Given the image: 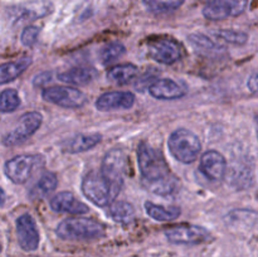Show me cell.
<instances>
[{"mask_svg":"<svg viewBox=\"0 0 258 257\" xmlns=\"http://www.w3.org/2000/svg\"><path fill=\"white\" fill-rule=\"evenodd\" d=\"M185 0H143L144 7L153 14H165L175 12Z\"/></svg>","mask_w":258,"mask_h":257,"instance_id":"obj_28","label":"cell"},{"mask_svg":"<svg viewBox=\"0 0 258 257\" xmlns=\"http://www.w3.org/2000/svg\"><path fill=\"white\" fill-rule=\"evenodd\" d=\"M126 53V48L120 42H111L103 45L100 50V59L102 65H110Z\"/></svg>","mask_w":258,"mask_h":257,"instance_id":"obj_29","label":"cell"},{"mask_svg":"<svg viewBox=\"0 0 258 257\" xmlns=\"http://www.w3.org/2000/svg\"><path fill=\"white\" fill-rule=\"evenodd\" d=\"M199 168L207 178L216 181L222 180L227 173L226 158L218 151L209 150L202 155Z\"/></svg>","mask_w":258,"mask_h":257,"instance_id":"obj_15","label":"cell"},{"mask_svg":"<svg viewBox=\"0 0 258 257\" xmlns=\"http://www.w3.org/2000/svg\"><path fill=\"white\" fill-rule=\"evenodd\" d=\"M58 179L57 175L52 171H45L40 175L39 180L33 185V188L30 189L29 197L32 199H40L43 197L48 196L50 191L54 190L57 188Z\"/></svg>","mask_w":258,"mask_h":257,"instance_id":"obj_23","label":"cell"},{"mask_svg":"<svg viewBox=\"0 0 258 257\" xmlns=\"http://www.w3.org/2000/svg\"><path fill=\"white\" fill-rule=\"evenodd\" d=\"M82 193L97 207H107L115 201L118 191L106 180L101 171H91L82 180Z\"/></svg>","mask_w":258,"mask_h":257,"instance_id":"obj_4","label":"cell"},{"mask_svg":"<svg viewBox=\"0 0 258 257\" xmlns=\"http://www.w3.org/2000/svg\"><path fill=\"white\" fill-rule=\"evenodd\" d=\"M256 123H257V138H258V116H256Z\"/></svg>","mask_w":258,"mask_h":257,"instance_id":"obj_36","label":"cell"},{"mask_svg":"<svg viewBox=\"0 0 258 257\" xmlns=\"http://www.w3.org/2000/svg\"><path fill=\"white\" fill-rule=\"evenodd\" d=\"M110 216L120 224H130L135 219V208L125 201H116L110 204Z\"/></svg>","mask_w":258,"mask_h":257,"instance_id":"obj_26","label":"cell"},{"mask_svg":"<svg viewBox=\"0 0 258 257\" xmlns=\"http://www.w3.org/2000/svg\"><path fill=\"white\" fill-rule=\"evenodd\" d=\"M149 191L156 194V196L161 197H168L173 196L174 193H176L179 189V180L174 174L166 176V178L160 179V180L151 181V183H145L143 184Z\"/></svg>","mask_w":258,"mask_h":257,"instance_id":"obj_24","label":"cell"},{"mask_svg":"<svg viewBox=\"0 0 258 257\" xmlns=\"http://www.w3.org/2000/svg\"><path fill=\"white\" fill-rule=\"evenodd\" d=\"M43 164V156L37 154H22L8 160L4 165L7 178L14 184H24L33 171Z\"/></svg>","mask_w":258,"mask_h":257,"instance_id":"obj_7","label":"cell"},{"mask_svg":"<svg viewBox=\"0 0 258 257\" xmlns=\"http://www.w3.org/2000/svg\"><path fill=\"white\" fill-rule=\"evenodd\" d=\"M20 105V97L13 88H7L0 93V111L2 112H13Z\"/></svg>","mask_w":258,"mask_h":257,"instance_id":"obj_30","label":"cell"},{"mask_svg":"<svg viewBox=\"0 0 258 257\" xmlns=\"http://www.w3.org/2000/svg\"><path fill=\"white\" fill-rule=\"evenodd\" d=\"M54 5L49 0H30L12 5L7 9V17L12 24L33 22L52 14Z\"/></svg>","mask_w":258,"mask_h":257,"instance_id":"obj_6","label":"cell"},{"mask_svg":"<svg viewBox=\"0 0 258 257\" xmlns=\"http://www.w3.org/2000/svg\"><path fill=\"white\" fill-rule=\"evenodd\" d=\"M17 237L19 246L27 252H33L39 246V232L30 214L24 213L17 219Z\"/></svg>","mask_w":258,"mask_h":257,"instance_id":"obj_13","label":"cell"},{"mask_svg":"<svg viewBox=\"0 0 258 257\" xmlns=\"http://www.w3.org/2000/svg\"><path fill=\"white\" fill-rule=\"evenodd\" d=\"M52 80V72H42L33 78V86L34 87H44L48 82Z\"/></svg>","mask_w":258,"mask_h":257,"instance_id":"obj_33","label":"cell"},{"mask_svg":"<svg viewBox=\"0 0 258 257\" xmlns=\"http://www.w3.org/2000/svg\"><path fill=\"white\" fill-rule=\"evenodd\" d=\"M42 97L47 102L64 108H78L86 103L85 93L72 86H53L44 88Z\"/></svg>","mask_w":258,"mask_h":257,"instance_id":"obj_9","label":"cell"},{"mask_svg":"<svg viewBox=\"0 0 258 257\" xmlns=\"http://www.w3.org/2000/svg\"><path fill=\"white\" fill-rule=\"evenodd\" d=\"M0 252H2V243H0Z\"/></svg>","mask_w":258,"mask_h":257,"instance_id":"obj_37","label":"cell"},{"mask_svg":"<svg viewBox=\"0 0 258 257\" xmlns=\"http://www.w3.org/2000/svg\"><path fill=\"white\" fill-rule=\"evenodd\" d=\"M50 208L58 213L85 214L90 209L85 203L78 201L71 191H59L49 202Z\"/></svg>","mask_w":258,"mask_h":257,"instance_id":"obj_16","label":"cell"},{"mask_svg":"<svg viewBox=\"0 0 258 257\" xmlns=\"http://www.w3.org/2000/svg\"><path fill=\"white\" fill-rule=\"evenodd\" d=\"M42 113L37 112V111H30V112L24 113L19 118L14 128L3 136V145L10 148V146H17L23 144L30 136L37 133V130L42 125Z\"/></svg>","mask_w":258,"mask_h":257,"instance_id":"obj_8","label":"cell"},{"mask_svg":"<svg viewBox=\"0 0 258 257\" xmlns=\"http://www.w3.org/2000/svg\"><path fill=\"white\" fill-rule=\"evenodd\" d=\"M127 171L128 158L122 149H112L106 154L101 165V173L118 193L122 188Z\"/></svg>","mask_w":258,"mask_h":257,"instance_id":"obj_5","label":"cell"},{"mask_svg":"<svg viewBox=\"0 0 258 257\" xmlns=\"http://www.w3.org/2000/svg\"><path fill=\"white\" fill-rule=\"evenodd\" d=\"M169 242L175 244H197L209 241L211 233L204 227L197 224H176L164 231Z\"/></svg>","mask_w":258,"mask_h":257,"instance_id":"obj_10","label":"cell"},{"mask_svg":"<svg viewBox=\"0 0 258 257\" xmlns=\"http://www.w3.org/2000/svg\"><path fill=\"white\" fill-rule=\"evenodd\" d=\"M55 233L67 241H91L105 236V226L95 219L67 218L58 224Z\"/></svg>","mask_w":258,"mask_h":257,"instance_id":"obj_1","label":"cell"},{"mask_svg":"<svg viewBox=\"0 0 258 257\" xmlns=\"http://www.w3.org/2000/svg\"><path fill=\"white\" fill-rule=\"evenodd\" d=\"M5 201H7V194H5L4 189L0 186V207H3L5 204Z\"/></svg>","mask_w":258,"mask_h":257,"instance_id":"obj_35","label":"cell"},{"mask_svg":"<svg viewBox=\"0 0 258 257\" xmlns=\"http://www.w3.org/2000/svg\"><path fill=\"white\" fill-rule=\"evenodd\" d=\"M32 65V58L25 55L13 62L0 65V85H5L17 80L29 66Z\"/></svg>","mask_w":258,"mask_h":257,"instance_id":"obj_19","label":"cell"},{"mask_svg":"<svg viewBox=\"0 0 258 257\" xmlns=\"http://www.w3.org/2000/svg\"><path fill=\"white\" fill-rule=\"evenodd\" d=\"M248 0H211L203 8V17L208 20H223L241 15L246 10Z\"/></svg>","mask_w":258,"mask_h":257,"instance_id":"obj_12","label":"cell"},{"mask_svg":"<svg viewBox=\"0 0 258 257\" xmlns=\"http://www.w3.org/2000/svg\"><path fill=\"white\" fill-rule=\"evenodd\" d=\"M219 39L234 45H244L248 42V35L241 30L234 29H221L216 33Z\"/></svg>","mask_w":258,"mask_h":257,"instance_id":"obj_31","label":"cell"},{"mask_svg":"<svg viewBox=\"0 0 258 257\" xmlns=\"http://www.w3.org/2000/svg\"><path fill=\"white\" fill-rule=\"evenodd\" d=\"M247 88L249 90V92L258 95V71L249 76V78L247 80Z\"/></svg>","mask_w":258,"mask_h":257,"instance_id":"obj_34","label":"cell"},{"mask_svg":"<svg viewBox=\"0 0 258 257\" xmlns=\"http://www.w3.org/2000/svg\"><path fill=\"white\" fill-rule=\"evenodd\" d=\"M188 40L199 55H204L208 58H222V55L226 53L224 47L217 44L214 40L202 33H193L189 35Z\"/></svg>","mask_w":258,"mask_h":257,"instance_id":"obj_18","label":"cell"},{"mask_svg":"<svg viewBox=\"0 0 258 257\" xmlns=\"http://www.w3.org/2000/svg\"><path fill=\"white\" fill-rule=\"evenodd\" d=\"M40 28L35 27V25H28L23 29L22 34H20V42L24 47H33L37 43L38 37H39Z\"/></svg>","mask_w":258,"mask_h":257,"instance_id":"obj_32","label":"cell"},{"mask_svg":"<svg viewBox=\"0 0 258 257\" xmlns=\"http://www.w3.org/2000/svg\"><path fill=\"white\" fill-rule=\"evenodd\" d=\"M101 139H102L101 134H80L68 141L67 145L64 146V150L70 154L83 153L95 148L97 144H100Z\"/></svg>","mask_w":258,"mask_h":257,"instance_id":"obj_22","label":"cell"},{"mask_svg":"<svg viewBox=\"0 0 258 257\" xmlns=\"http://www.w3.org/2000/svg\"><path fill=\"white\" fill-rule=\"evenodd\" d=\"M95 71L91 70V68L75 67L66 71V72L59 73L58 75V80L63 83H68V85L85 86L88 85L95 78Z\"/></svg>","mask_w":258,"mask_h":257,"instance_id":"obj_21","label":"cell"},{"mask_svg":"<svg viewBox=\"0 0 258 257\" xmlns=\"http://www.w3.org/2000/svg\"><path fill=\"white\" fill-rule=\"evenodd\" d=\"M228 183L238 189H246L253 183V170L247 164H236L231 166V170L226 173Z\"/></svg>","mask_w":258,"mask_h":257,"instance_id":"obj_20","label":"cell"},{"mask_svg":"<svg viewBox=\"0 0 258 257\" xmlns=\"http://www.w3.org/2000/svg\"><path fill=\"white\" fill-rule=\"evenodd\" d=\"M149 92L158 100H178L185 96L186 91L175 81L161 78L149 86Z\"/></svg>","mask_w":258,"mask_h":257,"instance_id":"obj_17","label":"cell"},{"mask_svg":"<svg viewBox=\"0 0 258 257\" xmlns=\"http://www.w3.org/2000/svg\"><path fill=\"white\" fill-rule=\"evenodd\" d=\"M135 103L134 93L127 91H110L96 100V107L100 111H113V110H127Z\"/></svg>","mask_w":258,"mask_h":257,"instance_id":"obj_14","label":"cell"},{"mask_svg":"<svg viewBox=\"0 0 258 257\" xmlns=\"http://www.w3.org/2000/svg\"><path fill=\"white\" fill-rule=\"evenodd\" d=\"M149 57L161 65H173L181 58V47L171 38H156L146 45Z\"/></svg>","mask_w":258,"mask_h":257,"instance_id":"obj_11","label":"cell"},{"mask_svg":"<svg viewBox=\"0 0 258 257\" xmlns=\"http://www.w3.org/2000/svg\"><path fill=\"white\" fill-rule=\"evenodd\" d=\"M168 146L171 155L183 164L193 163L202 150V143L198 136L184 127L176 128L170 134Z\"/></svg>","mask_w":258,"mask_h":257,"instance_id":"obj_3","label":"cell"},{"mask_svg":"<svg viewBox=\"0 0 258 257\" xmlns=\"http://www.w3.org/2000/svg\"><path fill=\"white\" fill-rule=\"evenodd\" d=\"M138 75V67L131 63H122L111 67L107 71V80L116 85H126Z\"/></svg>","mask_w":258,"mask_h":257,"instance_id":"obj_25","label":"cell"},{"mask_svg":"<svg viewBox=\"0 0 258 257\" xmlns=\"http://www.w3.org/2000/svg\"><path fill=\"white\" fill-rule=\"evenodd\" d=\"M145 211L149 217L158 222H170L178 218L180 216L181 211L178 207H166L159 206V204L151 203V202H145Z\"/></svg>","mask_w":258,"mask_h":257,"instance_id":"obj_27","label":"cell"},{"mask_svg":"<svg viewBox=\"0 0 258 257\" xmlns=\"http://www.w3.org/2000/svg\"><path fill=\"white\" fill-rule=\"evenodd\" d=\"M138 163L143 184L160 180V179L173 174L169 169L163 154L149 145L148 143L139 144Z\"/></svg>","mask_w":258,"mask_h":257,"instance_id":"obj_2","label":"cell"}]
</instances>
